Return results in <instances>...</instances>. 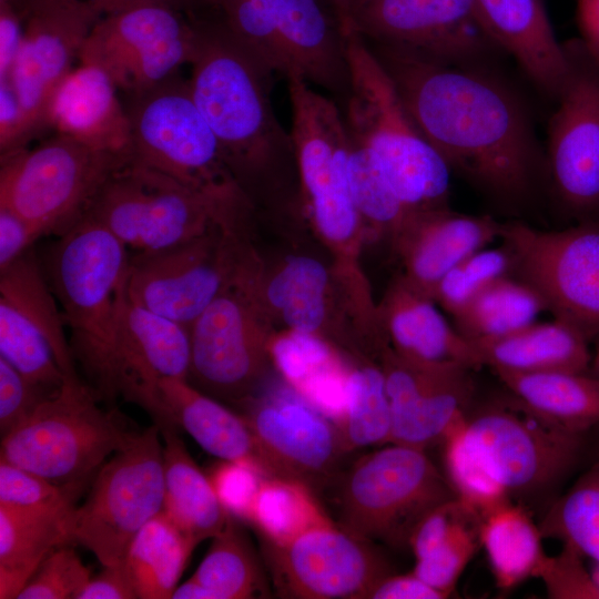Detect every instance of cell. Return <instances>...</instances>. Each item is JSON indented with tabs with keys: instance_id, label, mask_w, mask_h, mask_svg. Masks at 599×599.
Returning a JSON list of instances; mask_svg holds the SVG:
<instances>
[{
	"instance_id": "cell-61",
	"label": "cell",
	"mask_w": 599,
	"mask_h": 599,
	"mask_svg": "<svg viewBox=\"0 0 599 599\" xmlns=\"http://www.w3.org/2000/svg\"><path fill=\"white\" fill-rule=\"evenodd\" d=\"M102 16L141 6H166L189 13H197L205 4H212V0H88Z\"/></svg>"
},
{
	"instance_id": "cell-52",
	"label": "cell",
	"mask_w": 599,
	"mask_h": 599,
	"mask_svg": "<svg viewBox=\"0 0 599 599\" xmlns=\"http://www.w3.org/2000/svg\"><path fill=\"white\" fill-rule=\"evenodd\" d=\"M207 477L224 509L232 517L248 521L264 476L246 465L220 459Z\"/></svg>"
},
{
	"instance_id": "cell-55",
	"label": "cell",
	"mask_w": 599,
	"mask_h": 599,
	"mask_svg": "<svg viewBox=\"0 0 599 599\" xmlns=\"http://www.w3.org/2000/svg\"><path fill=\"white\" fill-rule=\"evenodd\" d=\"M27 148L23 113L9 80H0V156Z\"/></svg>"
},
{
	"instance_id": "cell-19",
	"label": "cell",
	"mask_w": 599,
	"mask_h": 599,
	"mask_svg": "<svg viewBox=\"0 0 599 599\" xmlns=\"http://www.w3.org/2000/svg\"><path fill=\"white\" fill-rule=\"evenodd\" d=\"M23 21V39L9 80L23 113L26 145L49 129L50 99L72 70L101 12L88 0H0Z\"/></svg>"
},
{
	"instance_id": "cell-62",
	"label": "cell",
	"mask_w": 599,
	"mask_h": 599,
	"mask_svg": "<svg viewBox=\"0 0 599 599\" xmlns=\"http://www.w3.org/2000/svg\"><path fill=\"white\" fill-rule=\"evenodd\" d=\"M172 599H214L212 592L193 577L177 586Z\"/></svg>"
},
{
	"instance_id": "cell-45",
	"label": "cell",
	"mask_w": 599,
	"mask_h": 599,
	"mask_svg": "<svg viewBox=\"0 0 599 599\" xmlns=\"http://www.w3.org/2000/svg\"><path fill=\"white\" fill-rule=\"evenodd\" d=\"M0 356L49 397L58 393L67 380L45 336L2 300Z\"/></svg>"
},
{
	"instance_id": "cell-10",
	"label": "cell",
	"mask_w": 599,
	"mask_h": 599,
	"mask_svg": "<svg viewBox=\"0 0 599 599\" xmlns=\"http://www.w3.org/2000/svg\"><path fill=\"white\" fill-rule=\"evenodd\" d=\"M456 497L425 450L386 444L362 456L347 474L341 493V526L368 541L408 547L419 521Z\"/></svg>"
},
{
	"instance_id": "cell-64",
	"label": "cell",
	"mask_w": 599,
	"mask_h": 599,
	"mask_svg": "<svg viewBox=\"0 0 599 599\" xmlns=\"http://www.w3.org/2000/svg\"><path fill=\"white\" fill-rule=\"evenodd\" d=\"M332 1H334L335 6H341L348 2L349 0H332Z\"/></svg>"
},
{
	"instance_id": "cell-8",
	"label": "cell",
	"mask_w": 599,
	"mask_h": 599,
	"mask_svg": "<svg viewBox=\"0 0 599 599\" xmlns=\"http://www.w3.org/2000/svg\"><path fill=\"white\" fill-rule=\"evenodd\" d=\"M212 6L234 39L271 72L346 99L343 30L336 12L329 14L319 0H212Z\"/></svg>"
},
{
	"instance_id": "cell-39",
	"label": "cell",
	"mask_w": 599,
	"mask_h": 599,
	"mask_svg": "<svg viewBox=\"0 0 599 599\" xmlns=\"http://www.w3.org/2000/svg\"><path fill=\"white\" fill-rule=\"evenodd\" d=\"M328 521L312 487L281 476L263 477L248 520L272 546L286 545Z\"/></svg>"
},
{
	"instance_id": "cell-34",
	"label": "cell",
	"mask_w": 599,
	"mask_h": 599,
	"mask_svg": "<svg viewBox=\"0 0 599 599\" xmlns=\"http://www.w3.org/2000/svg\"><path fill=\"white\" fill-rule=\"evenodd\" d=\"M72 514L0 506L1 599L18 598L41 561L57 547L71 542Z\"/></svg>"
},
{
	"instance_id": "cell-48",
	"label": "cell",
	"mask_w": 599,
	"mask_h": 599,
	"mask_svg": "<svg viewBox=\"0 0 599 599\" xmlns=\"http://www.w3.org/2000/svg\"><path fill=\"white\" fill-rule=\"evenodd\" d=\"M81 487L59 486L0 459V506L22 510L71 514Z\"/></svg>"
},
{
	"instance_id": "cell-36",
	"label": "cell",
	"mask_w": 599,
	"mask_h": 599,
	"mask_svg": "<svg viewBox=\"0 0 599 599\" xmlns=\"http://www.w3.org/2000/svg\"><path fill=\"white\" fill-rule=\"evenodd\" d=\"M195 546L161 511L132 539L123 562L140 599H167Z\"/></svg>"
},
{
	"instance_id": "cell-33",
	"label": "cell",
	"mask_w": 599,
	"mask_h": 599,
	"mask_svg": "<svg viewBox=\"0 0 599 599\" xmlns=\"http://www.w3.org/2000/svg\"><path fill=\"white\" fill-rule=\"evenodd\" d=\"M494 372L511 395L559 427L586 434L599 425V378L589 372Z\"/></svg>"
},
{
	"instance_id": "cell-17",
	"label": "cell",
	"mask_w": 599,
	"mask_h": 599,
	"mask_svg": "<svg viewBox=\"0 0 599 599\" xmlns=\"http://www.w3.org/2000/svg\"><path fill=\"white\" fill-rule=\"evenodd\" d=\"M245 227L216 226L206 234L130 260L129 298L186 327L232 283L252 248Z\"/></svg>"
},
{
	"instance_id": "cell-21",
	"label": "cell",
	"mask_w": 599,
	"mask_h": 599,
	"mask_svg": "<svg viewBox=\"0 0 599 599\" xmlns=\"http://www.w3.org/2000/svg\"><path fill=\"white\" fill-rule=\"evenodd\" d=\"M281 595L301 599L369 598L390 575L386 560L363 539L332 520L283 546L265 544Z\"/></svg>"
},
{
	"instance_id": "cell-16",
	"label": "cell",
	"mask_w": 599,
	"mask_h": 599,
	"mask_svg": "<svg viewBox=\"0 0 599 599\" xmlns=\"http://www.w3.org/2000/svg\"><path fill=\"white\" fill-rule=\"evenodd\" d=\"M500 238L512 256V273L544 298L547 311L599 339V221L564 230L520 222L501 224Z\"/></svg>"
},
{
	"instance_id": "cell-2",
	"label": "cell",
	"mask_w": 599,
	"mask_h": 599,
	"mask_svg": "<svg viewBox=\"0 0 599 599\" xmlns=\"http://www.w3.org/2000/svg\"><path fill=\"white\" fill-rule=\"evenodd\" d=\"M190 65L192 97L252 204L300 209L294 142L271 100L274 73L217 17H200L197 50Z\"/></svg>"
},
{
	"instance_id": "cell-1",
	"label": "cell",
	"mask_w": 599,
	"mask_h": 599,
	"mask_svg": "<svg viewBox=\"0 0 599 599\" xmlns=\"http://www.w3.org/2000/svg\"><path fill=\"white\" fill-rule=\"evenodd\" d=\"M367 44L450 171L506 205L531 196L546 158L528 111L508 84L471 64Z\"/></svg>"
},
{
	"instance_id": "cell-22",
	"label": "cell",
	"mask_w": 599,
	"mask_h": 599,
	"mask_svg": "<svg viewBox=\"0 0 599 599\" xmlns=\"http://www.w3.org/2000/svg\"><path fill=\"white\" fill-rule=\"evenodd\" d=\"M191 361L189 327L134 302L126 293L115 335L111 367V403L139 405L160 428H173L164 413L160 384L187 379Z\"/></svg>"
},
{
	"instance_id": "cell-14",
	"label": "cell",
	"mask_w": 599,
	"mask_h": 599,
	"mask_svg": "<svg viewBox=\"0 0 599 599\" xmlns=\"http://www.w3.org/2000/svg\"><path fill=\"white\" fill-rule=\"evenodd\" d=\"M465 427L512 501L552 491L576 467L585 446V434L559 427L514 395L468 410Z\"/></svg>"
},
{
	"instance_id": "cell-58",
	"label": "cell",
	"mask_w": 599,
	"mask_h": 599,
	"mask_svg": "<svg viewBox=\"0 0 599 599\" xmlns=\"http://www.w3.org/2000/svg\"><path fill=\"white\" fill-rule=\"evenodd\" d=\"M23 21L8 2H0V80H7L20 51Z\"/></svg>"
},
{
	"instance_id": "cell-50",
	"label": "cell",
	"mask_w": 599,
	"mask_h": 599,
	"mask_svg": "<svg viewBox=\"0 0 599 599\" xmlns=\"http://www.w3.org/2000/svg\"><path fill=\"white\" fill-rule=\"evenodd\" d=\"M67 545L57 547L41 561L18 599L75 598L91 578V572Z\"/></svg>"
},
{
	"instance_id": "cell-11",
	"label": "cell",
	"mask_w": 599,
	"mask_h": 599,
	"mask_svg": "<svg viewBox=\"0 0 599 599\" xmlns=\"http://www.w3.org/2000/svg\"><path fill=\"white\" fill-rule=\"evenodd\" d=\"M256 261L252 251L232 283L189 327L187 380L215 398L246 399L271 363L273 331L256 294Z\"/></svg>"
},
{
	"instance_id": "cell-30",
	"label": "cell",
	"mask_w": 599,
	"mask_h": 599,
	"mask_svg": "<svg viewBox=\"0 0 599 599\" xmlns=\"http://www.w3.org/2000/svg\"><path fill=\"white\" fill-rule=\"evenodd\" d=\"M161 399L170 425L186 432L219 460L246 465L271 477L257 441L243 415H237L187 379L170 378L160 384Z\"/></svg>"
},
{
	"instance_id": "cell-15",
	"label": "cell",
	"mask_w": 599,
	"mask_h": 599,
	"mask_svg": "<svg viewBox=\"0 0 599 599\" xmlns=\"http://www.w3.org/2000/svg\"><path fill=\"white\" fill-rule=\"evenodd\" d=\"M199 39V13L159 4L141 6L102 16L79 59L101 68L131 98L191 64Z\"/></svg>"
},
{
	"instance_id": "cell-20",
	"label": "cell",
	"mask_w": 599,
	"mask_h": 599,
	"mask_svg": "<svg viewBox=\"0 0 599 599\" xmlns=\"http://www.w3.org/2000/svg\"><path fill=\"white\" fill-rule=\"evenodd\" d=\"M566 48L570 72L549 121L546 166L561 205L590 216L599 212V63L580 40Z\"/></svg>"
},
{
	"instance_id": "cell-57",
	"label": "cell",
	"mask_w": 599,
	"mask_h": 599,
	"mask_svg": "<svg viewBox=\"0 0 599 599\" xmlns=\"http://www.w3.org/2000/svg\"><path fill=\"white\" fill-rule=\"evenodd\" d=\"M135 587L123 561L103 566V570L91 576L74 599H134Z\"/></svg>"
},
{
	"instance_id": "cell-47",
	"label": "cell",
	"mask_w": 599,
	"mask_h": 599,
	"mask_svg": "<svg viewBox=\"0 0 599 599\" xmlns=\"http://www.w3.org/2000/svg\"><path fill=\"white\" fill-rule=\"evenodd\" d=\"M271 363L297 395L316 375L343 364L334 346L324 337L281 329L268 339Z\"/></svg>"
},
{
	"instance_id": "cell-28",
	"label": "cell",
	"mask_w": 599,
	"mask_h": 599,
	"mask_svg": "<svg viewBox=\"0 0 599 599\" xmlns=\"http://www.w3.org/2000/svg\"><path fill=\"white\" fill-rule=\"evenodd\" d=\"M118 91L105 71L81 63L54 90L48 128L98 150L130 154V120Z\"/></svg>"
},
{
	"instance_id": "cell-26",
	"label": "cell",
	"mask_w": 599,
	"mask_h": 599,
	"mask_svg": "<svg viewBox=\"0 0 599 599\" xmlns=\"http://www.w3.org/2000/svg\"><path fill=\"white\" fill-rule=\"evenodd\" d=\"M377 323L387 345L407 359L471 370L485 366L476 345L447 322L437 303L402 276L377 307Z\"/></svg>"
},
{
	"instance_id": "cell-42",
	"label": "cell",
	"mask_w": 599,
	"mask_h": 599,
	"mask_svg": "<svg viewBox=\"0 0 599 599\" xmlns=\"http://www.w3.org/2000/svg\"><path fill=\"white\" fill-rule=\"evenodd\" d=\"M231 517L193 573L214 599H246L264 595L265 585L254 554Z\"/></svg>"
},
{
	"instance_id": "cell-6",
	"label": "cell",
	"mask_w": 599,
	"mask_h": 599,
	"mask_svg": "<svg viewBox=\"0 0 599 599\" xmlns=\"http://www.w3.org/2000/svg\"><path fill=\"white\" fill-rule=\"evenodd\" d=\"M246 196L237 187L207 192L132 163L119 169L94 197L89 214L138 253L162 251L235 226Z\"/></svg>"
},
{
	"instance_id": "cell-44",
	"label": "cell",
	"mask_w": 599,
	"mask_h": 599,
	"mask_svg": "<svg viewBox=\"0 0 599 599\" xmlns=\"http://www.w3.org/2000/svg\"><path fill=\"white\" fill-rule=\"evenodd\" d=\"M465 419L456 424L440 444L444 475L457 498L485 518L512 499L469 438Z\"/></svg>"
},
{
	"instance_id": "cell-7",
	"label": "cell",
	"mask_w": 599,
	"mask_h": 599,
	"mask_svg": "<svg viewBox=\"0 0 599 599\" xmlns=\"http://www.w3.org/2000/svg\"><path fill=\"white\" fill-rule=\"evenodd\" d=\"M84 380H65L2 436L1 459L59 486L81 487L140 432L115 407L102 408Z\"/></svg>"
},
{
	"instance_id": "cell-51",
	"label": "cell",
	"mask_w": 599,
	"mask_h": 599,
	"mask_svg": "<svg viewBox=\"0 0 599 599\" xmlns=\"http://www.w3.org/2000/svg\"><path fill=\"white\" fill-rule=\"evenodd\" d=\"M582 558L568 545L559 555L544 558L536 577L542 579L550 598L599 599V583L586 570Z\"/></svg>"
},
{
	"instance_id": "cell-12",
	"label": "cell",
	"mask_w": 599,
	"mask_h": 599,
	"mask_svg": "<svg viewBox=\"0 0 599 599\" xmlns=\"http://www.w3.org/2000/svg\"><path fill=\"white\" fill-rule=\"evenodd\" d=\"M160 428L152 425L112 455L93 477L70 521L71 542L89 549L102 566L123 561L140 529L163 511L164 469Z\"/></svg>"
},
{
	"instance_id": "cell-24",
	"label": "cell",
	"mask_w": 599,
	"mask_h": 599,
	"mask_svg": "<svg viewBox=\"0 0 599 599\" xmlns=\"http://www.w3.org/2000/svg\"><path fill=\"white\" fill-rule=\"evenodd\" d=\"M243 416L271 476L313 487L333 475L346 453L335 423L300 395L261 399Z\"/></svg>"
},
{
	"instance_id": "cell-29",
	"label": "cell",
	"mask_w": 599,
	"mask_h": 599,
	"mask_svg": "<svg viewBox=\"0 0 599 599\" xmlns=\"http://www.w3.org/2000/svg\"><path fill=\"white\" fill-rule=\"evenodd\" d=\"M255 288L267 318L282 329L318 335L327 339L333 316L334 274L314 256L291 255L274 268L257 261Z\"/></svg>"
},
{
	"instance_id": "cell-60",
	"label": "cell",
	"mask_w": 599,
	"mask_h": 599,
	"mask_svg": "<svg viewBox=\"0 0 599 599\" xmlns=\"http://www.w3.org/2000/svg\"><path fill=\"white\" fill-rule=\"evenodd\" d=\"M577 23L581 43L599 63V0H576Z\"/></svg>"
},
{
	"instance_id": "cell-27",
	"label": "cell",
	"mask_w": 599,
	"mask_h": 599,
	"mask_svg": "<svg viewBox=\"0 0 599 599\" xmlns=\"http://www.w3.org/2000/svg\"><path fill=\"white\" fill-rule=\"evenodd\" d=\"M480 24L532 83L557 100L570 72L566 45L554 32L542 0H475Z\"/></svg>"
},
{
	"instance_id": "cell-59",
	"label": "cell",
	"mask_w": 599,
	"mask_h": 599,
	"mask_svg": "<svg viewBox=\"0 0 599 599\" xmlns=\"http://www.w3.org/2000/svg\"><path fill=\"white\" fill-rule=\"evenodd\" d=\"M370 599H444V593L427 585L413 571L406 575H388L370 593Z\"/></svg>"
},
{
	"instance_id": "cell-9",
	"label": "cell",
	"mask_w": 599,
	"mask_h": 599,
	"mask_svg": "<svg viewBox=\"0 0 599 599\" xmlns=\"http://www.w3.org/2000/svg\"><path fill=\"white\" fill-rule=\"evenodd\" d=\"M130 154L98 150L55 134L33 149L0 156V207L40 235H61L82 219Z\"/></svg>"
},
{
	"instance_id": "cell-56",
	"label": "cell",
	"mask_w": 599,
	"mask_h": 599,
	"mask_svg": "<svg viewBox=\"0 0 599 599\" xmlns=\"http://www.w3.org/2000/svg\"><path fill=\"white\" fill-rule=\"evenodd\" d=\"M40 237L24 219L0 207V270L31 248Z\"/></svg>"
},
{
	"instance_id": "cell-54",
	"label": "cell",
	"mask_w": 599,
	"mask_h": 599,
	"mask_svg": "<svg viewBox=\"0 0 599 599\" xmlns=\"http://www.w3.org/2000/svg\"><path fill=\"white\" fill-rule=\"evenodd\" d=\"M51 397V396H50ZM49 398L0 356V432L7 435Z\"/></svg>"
},
{
	"instance_id": "cell-43",
	"label": "cell",
	"mask_w": 599,
	"mask_h": 599,
	"mask_svg": "<svg viewBox=\"0 0 599 599\" xmlns=\"http://www.w3.org/2000/svg\"><path fill=\"white\" fill-rule=\"evenodd\" d=\"M539 528L599 565V458L551 502Z\"/></svg>"
},
{
	"instance_id": "cell-4",
	"label": "cell",
	"mask_w": 599,
	"mask_h": 599,
	"mask_svg": "<svg viewBox=\"0 0 599 599\" xmlns=\"http://www.w3.org/2000/svg\"><path fill=\"white\" fill-rule=\"evenodd\" d=\"M338 20L349 69L343 101L348 132L369 150L410 213L448 206L449 166L416 126L364 38L344 18Z\"/></svg>"
},
{
	"instance_id": "cell-35",
	"label": "cell",
	"mask_w": 599,
	"mask_h": 599,
	"mask_svg": "<svg viewBox=\"0 0 599 599\" xmlns=\"http://www.w3.org/2000/svg\"><path fill=\"white\" fill-rule=\"evenodd\" d=\"M0 300L45 336L67 380H80L59 302L33 246L0 270Z\"/></svg>"
},
{
	"instance_id": "cell-46",
	"label": "cell",
	"mask_w": 599,
	"mask_h": 599,
	"mask_svg": "<svg viewBox=\"0 0 599 599\" xmlns=\"http://www.w3.org/2000/svg\"><path fill=\"white\" fill-rule=\"evenodd\" d=\"M512 256L501 247H484L455 265L438 283L434 301L450 316L498 278L512 273Z\"/></svg>"
},
{
	"instance_id": "cell-13",
	"label": "cell",
	"mask_w": 599,
	"mask_h": 599,
	"mask_svg": "<svg viewBox=\"0 0 599 599\" xmlns=\"http://www.w3.org/2000/svg\"><path fill=\"white\" fill-rule=\"evenodd\" d=\"M125 110L131 126L132 163L202 191L240 187L192 97L189 80L177 74L126 98Z\"/></svg>"
},
{
	"instance_id": "cell-18",
	"label": "cell",
	"mask_w": 599,
	"mask_h": 599,
	"mask_svg": "<svg viewBox=\"0 0 599 599\" xmlns=\"http://www.w3.org/2000/svg\"><path fill=\"white\" fill-rule=\"evenodd\" d=\"M335 8L369 44L456 64H471L496 48L475 0H349Z\"/></svg>"
},
{
	"instance_id": "cell-23",
	"label": "cell",
	"mask_w": 599,
	"mask_h": 599,
	"mask_svg": "<svg viewBox=\"0 0 599 599\" xmlns=\"http://www.w3.org/2000/svg\"><path fill=\"white\" fill-rule=\"evenodd\" d=\"M379 365L390 406L389 444L426 450L466 417L474 394L471 369L414 362L388 345Z\"/></svg>"
},
{
	"instance_id": "cell-40",
	"label": "cell",
	"mask_w": 599,
	"mask_h": 599,
	"mask_svg": "<svg viewBox=\"0 0 599 599\" xmlns=\"http://www.w3.org/2000/svg\"><path fill=\"white\" fill-rule=\"evenodd\" d=\"M349 139L351 192L366 236L384 237L393 246L414 214L395 194L369 150L351 133Z\"/></svg>"
},
{
	"instance_id": "cell-63",
	"label": "cell",
	"mask_w": 599,
	"mask_h": 599,
	"mask_svg": "<svg viewBox=\"0 0 599 599\" xmlns=\"http://www.w3.org/2000/svg\"><path fill=\"white\" fill-rule=\"evenodd\" d=\"M589 373L599 378V339L595 342Z\"/></svg>"
},
{
	"instance_id": "cell-3",
	"label": "cell",
	"mask_w": 599,
	"mask_h": 599,
	"mask_svg": "<svg viewBox=\"0 0 599 599\" xmlns=\"http://www.w3.org/2000/svg\"><path fill=\"white\" fill-rule=\"evenodd\" d=\"M130 260L128 247L89 214L59 235L48 257V280L71 334L74 361L109 407H114L112 356Z\"/></svg>"
},
{
	"instance_id": "cell-31",
	"label": "cell",
	"mask_w": 599,
	"mask_h": 599,
	"mask_svg": "<svg viewBox=\"0 0 599 599\" xmlns=\"http://www.w3.org/2000/svg\"><path fill=\"white\" fill-rule=\"evenodd\" d=\"M484 365L514 373H588L590 342L575 327L555 318L534 322L507 336L474 343Z\"/></svg>"
},
{
	"instance_id": "cell-49",
	"label": "cell",
	"mask_w": 599,
	"mask_h": 599,
	"mask_svg": "<svg viewBox=\"0 0 599 599\" xmlns=\"http://www.w3.org/2000/svg\"><path fill=\"white\" fill-rule=\"evenodd\" d=\"M483 520L476 518L458 527L439 547L416 559L413 572L449 597L467 564L481 547Z\"/></svg>"
},
{
	"instance_id": "cell-53",
	"label": "cell",
	"mask_w": 599,
	"mask_h": 599,
	"mask_svg": "<svg viewBox=\"0 0 599 599\" xmlns=\"http://www.w3.org/2000/svg\"><path fill=\"white\" fill-rule=\"evenodd\" d=\"M476 518L483 517L457 497L447 500L419 521L410 536L408 547L415 559H419L439 547L458 527Z\"/></svg>"
},
{
	"instance_id": "cell-32",
	"label": "cell",
	"mask_w": 599,
	"mask_h": 599,
	"mask_svg": "<svg viewBox=\"0 0 599 599\" xmlns=\"http://www.w3.org/2000/svg\"><path fill=\"white\" fill-rule=\"evenodd\" d=\"M163 437V511L196 547L220 534L232 517L220 502L213 486L190 455L177 429Z\"/></svg>"
},
{
	"instance_id": "cell-38",
	"label": "cell",
	"mask_w": 599,
	"mask_h": 599,
	"mask_svg": "<svg viewBox=\"0 0 599 599\" xmlns=\"http://www.w3.org/2000/svg\"><path fill=\"white\" fill-rule=\"evenodd\" d=\"M547 311L541 295L527 282L502 276L453 316L456 329L473 343L507 336Z\"/></svg>"
},
{
	"instance_id": "cell-25",
	"label": "cell",
	"mask_w": 599,
	"mask_h": 599,
	"mask_svg": "<svg viewBox=\"0 0 599 599\" xmlns=\"http://www.w3.org/2000/svg\"><path fill=\"white\" fill-rule=\"evenodd\" d=\"M501 224L489 215L455 212L449 206L414 214L393 245L400 275L434 300L440 280L459 262L500 237Z\"/></svg>"
},
{
	"instance_id": "cell-37",
	"label": "cell",
	"mask_w": 599,
	"mask_h": 599,
	"mask_svg": "<svg viewBox=\"0 0 599 599\" xmlns=\"http://www.w3.org/2000/svg\"><path fill=\"white\" fill-rule=\"evenodd\" d=\"M542 538L539 525L520 504L509 501L484 518L480 542L498 588L511 589L536 577L546 557Z\"/></svg>"
},
{
	"instance_id": "cell-41",
	"label": "cell",
	"mask_w": 599,
	"mask_h": 599,
	"mask_svg": "<svg viewBox=\"0 0 599 599\" xmlns=\"http://www.w3.org/2000/svg\"><path fill=\"white\" fill-rule=\"evenodd\" d=\"M337 428L346 453L389 444L392 415L379 364L365 363L351 368L346 406Z\"/></svg>"
},
{
	"instance_id": "cell-5",
	"label": "cell",
	"mask_w": 599,
	"mask_h": 599,
	"mask_svg": "<svg viewBox=\"0 0 599 599\" xmlns=\"http://www.w3.org/2000/svg\"><path fill=\"white\" fill-rule=\"evenodd\" d=\"M287 83L301 211L332 251L335 267L361 278L357 260L366 232L351 192V139L343 111L307 82Z\"/></svg>"
}]
</instances>
